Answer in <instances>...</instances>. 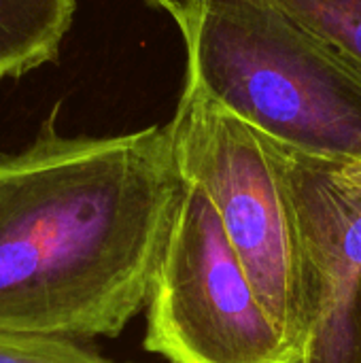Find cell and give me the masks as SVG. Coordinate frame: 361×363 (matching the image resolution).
<instances>
[{"label": "cell", "mask_w": 361, "mask_h": 363, "mask_svg": "<svg viewBox=\"0 0 361 363\" xmlns=\"http://www.w3.org/2000/svg\"><path fill=\"white\" fill-rule=\"evenodd\" d=\"M183 177L168 125L0 157V332L115 338L147 306Z\"/></svg>", "instance_id": "obj_1"}, {"label": "cell", "mask_w": 361, "mask_h": 363, "mask_svg": "<svg viewBox=\"0 0 361 363\" xmlns=\"http://www.w3.org/2000/svg\"><path fill=\"white\" fill-rule=\"evenodd\" d=\"M185 79L268 138L361 164V64L266 0H187L168 13Z\"/></svg>", "instance_id": "obj_2"}, {"label": "cell", "mask_w": 361, "mask_h": 363, "mask_svg": "<svg viewBox=\"0 0 361 363\" xmlns=\"http://www.w3.org/2000/svg\"><path fill=\"white\" fill-rule=\"evenodd\" d=\"M168 130L181 177L209 196L264 306L302 349V259L272 138L187 79Z\"/></svg>", "instance_id": "obj_3"}, {"label": "cell", "mask_w": 361, "mask_h": 363, "mask_svg": "<svg viewBox=\"0 0 361 363\" xmlns=\"http://www.w3.org/2000/svg\"><path fill=\"white\" fill-rule=\"evenodd\" d=\"M145 311V349L170 363L302 359L264 306L213 202L185 179Z\"/></svg>", "instance_id": "obj_4"}, {"label": "cell", "mask_w": 361, "mask_h": 363, "mask_svg": "<svg viewBox=\"0 0 361 363\" xmlns=\"http://www.w3.org/2000/svg\"><path fill=\"white\" fill-rule=\"evenodd\" d=\"M272 143L302 259L300 363H361V164Z\"/></svg>", "instance_id": "obj_5"}, {"label": "cell", "mask_w": 361, "mask_h": 363, "mask_svg": "<svg viewBox=\"0 0 361 363\" xmlns=\"http://www.w3.org/2000/svg\"><path fill=\"white\" fill-rule=\"evenodd\" d=\"M77 0H0V79L53 62Z\"/></svg>", "instance_id": "obj_6"}, {"label": "cell", "mask_w": 361, "mask_h": 363, "mask_svg": "<svg viewBox=\"0 0 361 363\" xmlns=\"http://www.w3.org/2000/svg\"><path fill=\"white\" fill-rule=\"evenodd\" d=\"M170 13L187 0H149ZM361 64V0H266Z\"/></svg>", "instance_id": "obj_7"}, {"label": "cell", "mask_w": 361, "mask_h": 363, "mask_svg": "<svg viewBox=\"0 0 361 363\" xmlns=\"http://www.w3.org/2000/svg\"><path fill=\"white\" fill-rule=\"evenodd\" d=\"M0 363H115L81 342L0 332Z\"/></svg>", "instance_id": "obj_8"}]
</instances>
